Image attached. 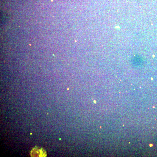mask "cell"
<instances>
[{
  "instance_id": "7a4b0ae2",
  "label": "cell",
  "mask_w": 157,
  "mask_h": 157,
  "mask_svg": "<svg viewBox=\"0 0 157 157\" xmlns=\"http://www.w3.org/2000/svg\"><path fill=\"white\" fill-rule=\"evenodd\" d=\"M30 134V135H32V133H31Z\"/></svg>"
},
{
  "instance_id": "3957f363",
  "label": "cell",
  "mask_w": 157,
  "mask_h": 157,
  "mask_svg": "<svg viewBox=\"0 0 157 157\" xmlns=\"http://www.w3.org/2000/svg\"><path fill=\"white\" fill-rule=\"evenodd\" d=\"M59 139H60V140H61V139H60V138Z\"/></svg>"
},
{
  "instance_id": "6da1fadb",
  "label": "cell",
  "mask_w": 157,
  "mask_h": 157,
  "mask_svg": "<svg viewBox=\"0 0 157 157\" xmlns=\"http://www.w3.org/2000/svg\"><path fill=\"white\" fill-rule=\"evenodd\" d=\"M38 147H35L33 148L31 152V156H33L35 154H36L34 156L39 157H45L47 155L46 151L44 149L41 148L38 149Z\"/></svg>"
}]
</instances>
